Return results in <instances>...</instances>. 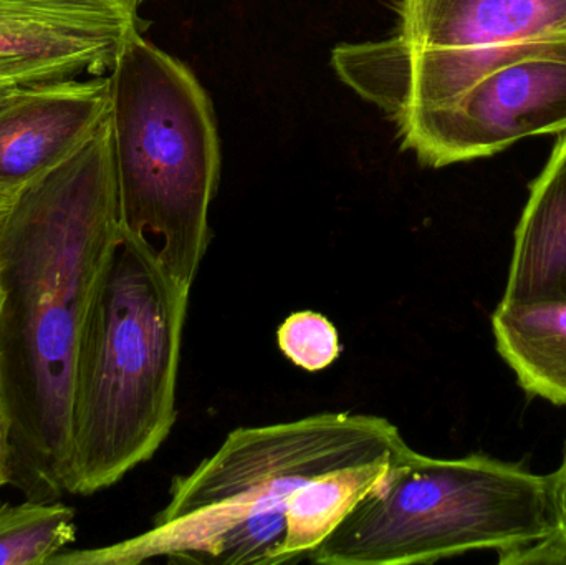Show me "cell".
I'll return each instance as SVG.
<instances>
[{"label": "cell", "instance_id": "19", "mask_svg": "<svg viewBox=\"0 0 566 565\" xmlns=\"http://www.w3.org/2000/svg\"><path fill=\"white\" fill-rule=\"evenodd\" d=\"M2 301H3V292H2V285H0V307H2Z\"/></svg>", "mask_w": 566, "mask_h": 565}, {"label": "cell", "instance_id": "16", "mask_svg": "<svg viewBox=\"0 0 566 565\" xmlns=\"http://www.w3.org/2000/svg\"><path fill=\"white\" fill-rule=\"evenodd\" d=\"M36 86L42 85H30V83L13 82V80H0V108L6 106L7 103L12 102L13 98H17L20 93L27 92L30 88H36Z\"/></svg>", "mask_w": 566, "mask_h": 565}, {"label": "cell", "instance_id": "20", "mask_svg": "<svg viewBox=\"0 0 566 565\" xmlns=\"http://www.w3.org/2000/svg\"><path fill=\"white\" fill-rule=\"evenodd\" d=\"M139 2H143V0H139Z\"/></svg>", "mask_w": 566, "mask_h": 565}, {"label": "cell", "instance_id": "10", "mask_svg": "<svg viewBox=\"0 0 566 565\" xmlns=\"http://www.w3.org/2000/svg\"><path fill=\"white\" fill-rule=\"evenodd\" d=\"M495 345L532 397L566 407V297L499 302Z\"/></svg>", "mask_w": 566, "mask_h": 565}, {"label": "cell", "instance_id": "18", "mask_svg": "<svg viewBox=\"0 0 566 565\" xmlns=\"http://www.w3.org/2000/svg\"><path fill=\"white\" fill-rule=\"evenodd\" d=\"M19 195V192H17ZM17 195L13 192L0 191V218L9 211L10 206L15 201Z\"/></svg>", "mask_w": 566, "mask_h": 565}, {"label": "cell", "instance_id": "13", "mask_svg": "<svg viewBox=\"0 0 566 565\" xmlns=\"http://www.w3.org/2000/svg\"><path fill=\"white\" fill-rule=\"evenodd\" d=\"M279 348L296 367L319 372L339 355V335L335 325L318 312L290 315L277 332Z\"/></svg>", "mask_w": 566, "mask_h": 565}, {"label": "cell", "instance_id": "1", "mask_svg": "<svg viewBox=\"0 0 566 565\" xmlns=\"http://www.w3.org/2000/svg\"><path fill=\"white\" fill-rule=\"evenodd\" d=\"M122 231L109 115L0 218V407L29 500L66 493L76 348Z\"/></svg>", "mask_w": 566, "mask_h": 565}, {"label": "cell", "instance_id": "12", "mask_svg": "<svg viewBox=\"0 0 566 565\" xmlns=\"http://www.w3.org/2000/svg\"><path fill=\"white\" fill-rule=\"evenodd\" d=\"M75 536V510L65 504H0V565H49Z\"/></svg>", "mask_w": 566, "mask_h": 565}, {"label": "cell", "instance_id": "5", "mask_svg": "<svg viewBox=\"0 0 566 565\" xmlns=\"http://www.w3.org/2000/svg\"><path fill=\"white\" fill-rule=\"evenodd\" d=\"M108 79L122 228L148 239L191 289L211 242L219 179L211 102L191 70L139 30L126 36Z\"/></svg>", "mask_w": 566, "mask_h": 565}, {"label": "cell", "instance_id": "6", "mask_svg": "<svg viewBox=\"0 0 566 565\" xmlns=\"http://www.w3.org/2000/svg\"><path fill=\"white\" fill-rule=\"evenodd\" d=\"M109 79L20 93L0 108V191L20 192L73 155L109 115Z\"/></svg>", "mask_w": 566, "mask_h": 565}, {"label": "cell", "instance_id": "17", "mask_svg": "<svg viewBox=\"0 0 566 565\" xmlns=\"http://www.w3.org/2000/svg\"><path fill=\"white\" fill-rule=\"evenodd\" d=\"M9 484V470H7V427L3 418L2 407H0V488Z\"/></svg>", "mask_w": 566, "mask_h": 565}, {"label": "cell", "instance_id": "4", "mask_svg": "<svg viewBox=\"0 0 566 565\" xmlns=\"http://www.w3.org/2000/svg\"><path fill=\"white\" fill-rule=\"evenodd\" d=\"M551 534L547 477L488 454L444 460L408 447L308 559L411 565L495 551L501 564L525 565Z\"/></svg>", "mask_w": 566, "mask_h": 565}, {"label": "cell", "instance_id": "8", "mask_svg": "<svg viewBox=\"0 0 566 565\" xmlns=\"http://www.w3.org/2000/svg\"><path fill=\"white\" fill-rule=\"evenodd\" d=\"M399 32L419 49H481L566 30V0H399Z\"/></svg>", "mask_w": 566, "mask_h": 565}, {"label": "cell", "instance_id": "3", "mask_svg": "<svg viewBox=\"0 0 566 565\" xmlns=\"http://www.w3.org/2000/svg\"><path fill=\"white\" fill-rule=\"evenodd\" d=\"M189 295L155 245L123 229L76 348L66 493L113 486L168 440Z\"/></svg>", "mask_w": 566, "mask_h": 565}, {"label": "cell", "instance_id": "2", "mask_svg": "<svg viewBox=\"0 0 566 565\" xmlns=\"http://www.w3.org/2000/svg\"><path fill=\"white\" fill-rule=\"evenodd\" d=\"M408 447L375 415L319 414L231 431L214 454L171 484L168 506L139 536L60 553L49 565L285 564L286 511L300 488L339 468Z\"/></svg>", "mask_w": 566, "mask_h": 565}, {"label": "cell", "instance_id": "14", "mask_svg": "<svg viewBox=\"0 0 566 565\" xmlns=\"http://www.w3.org/2000/svg\"><path fill=\"white\" fill-rule=\"evenodd\" d=\"M547 480L552 534L525 564H566V444L560 467Z\"/></svg>", "mask_w": 566, "mask_h": 565}, {"label": "cell", "instance_id": "7", "mask_svg": "<svg viewBox=\"0 0 566 565\" xmlns=\"http://www.w3.org/2000/svg\"><path fill=\"white\" fill-rule=\"evenodd\" d=\"M139 20L0 3V80L49 85L112 70Z\"/></svg>", "mask_w": 566, "mask_h": 565}, {"label": "cell", "instance_id": "9", "mask_svg": "<svg viewBox=\"0 0 566 565\" xmlns=\"http://www.w3.org/2000/svg\"><path fill=\"white\" fill-rule=\"evenodd\" d=\"M566 297V132L534 185L514 236L504 301Z\"/></svg>", "mask_w": 566, "mask_h": 565}, {"label": "cell", "instance_id": "11", "mask_svg": "<svg viewBox=\"0 0 566 565\" xmlns=\"http://www.w3.org/2000/svg\"><path fill=\"white\" fill-rule=\"evenodd\" d=\"M401 451L368 463L328 471L303 484L286 511L285 563L308 559L346 514L373 490Z\"/></svg>", "mask_w": 566, "mask_h": 565}, {"label": "cell", "instance_id": "15", "mask_svg": "<svg viewBox=\"0 0 566 565\" xmlns=\"http://www.w3.org/2000/svg\"><path fill=\"white\" fill-rule=\"evenodd\" d=\"M6 6L32 7L53 12L86 13V15L138 19L139 0H0Z\"/></svg>", "mask_w": 566, "mask_h": 565}]
</instances>
